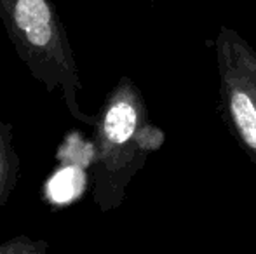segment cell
<instances>
[{
  "instance_id": "1",
  "label": "cell",
  "mask_w": 256,
  "mask_h": 254,
  "mask_svg": "<svg viewBox=\"0 0 256 254\" xmlns=\"http://www.w3.org/2000/svg\"><path fill=\"white\" fill-rule=\"evenodd\" d=\"M162 141L164 134L150 122L140 89L129 77H120L94 124L92 199L102 213L124 202L129 183Z\"/></svg>"
},
{
  "instance_id": "2",
  "label": "cell",
  "mask_w": 256,
  "mask_h": 254,
  "mask_svg": "<svg viewBox=\"0 0 256 254\" xmlns=\"http://www.w3.org/2000/svg\"><path fill=\"white\" fill-rule=\"evenodd\" d=\"M0 19L32 77L51 94L60 91L70 115L94 127L96 115H88L80 108L78 66L52 0H0Z\"/></svg>"
},
{
  "instance_id": "3",
  "label": "cell",
  "mask_w": 256,
  "mask_h": 254,
  "mask_svg": "<svg viewBox=\"0 0 256 254\" xmlns=\"http://www.w3.org/2000/svg\"><path fill=\"white\" fill-rule=\"evenodd\" d=\"M225 124L256 166V51L232 28L214 38Z\"/></svg>"
},
{
  "instance_id": "4",
  "label": "cell",
  "mask_w": 256,
  "mask_h": 254,
  "mask_svg": "<svg viewBox=\"0 0 256 254\" xmlns=\"http://www.w3.org/2000/svg\"><path fill=\"white\" fill-rule=\"evenodd\" d=\"M20 174V157L14 146L12 126L0 120V207L9 200Z\"/></svg>"
},
{
  "instance_id": "5",
  "label": "cell",
  "mask_w": 256,
  "mask_h": 254,
  "mask_svg": "<svg viewBox=\"0 0 256 254\" xmlns=\"http://www.w3.org/2000/svg\"><path fill=\"white\" fill-rule=\"evenodd\" d=\"M49 249L48 241L32 239L26 235L12 237L0 242V254H46Z\"/></svg>"
}]
</instances>
